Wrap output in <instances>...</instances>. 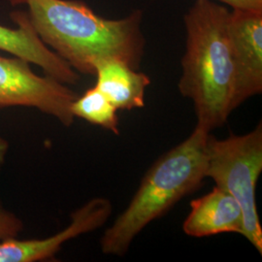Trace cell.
<instances>
[{
	"label": "cell",
	"mask_w": 262,
	"mask_h": 262,
	"mask_svg": "<svg viewBox=\"0 0 262 262\" xmlns=\"http://www.w3.org/2000/svg\"><path fill=\"white\" fill-rule=\"evenodd\" d=\"M24 230L21 219L8 210L0 201V241L17 238Z\"/></svg>",
	"instance_id": "12"
},
{
	"label": "cell",
	"mask_w": 262,
	"mask_h": 262,
	"mask_svg": "<svg viewBox=\"0 0 262 262\" xmlns=\"http://www.w3.org/2000/svg\"><path fill=\"white\" fill-rule=\"evenodd\" d=\"M112 210L110 200L95 197L74 211L69 225L56 234L44 239L10 238L0 241V262H37L53 258L66 242L105 225Z\"/></svg>",
	"instance_id": "6"
},
{
	"label": "cell",
	"mask_w": 262,
	"mask_h": 262,
	"mask_svg": "<svg viewBox=\"0 0 262 262\" xmlns=\"http://www.w3.org/2000/svg\"><path fill=\"white\" fill-rule=\"evenodd\" d=\"M9 151V142L0 134V171L3 168Z\"/></svg>",
	"instance_id": "14"
},
{
	"label": "cell",
	"mask_w": 262,
	"mask_h": 262,
	"mask_svg": "<svg viewBox=\"0 0 262 262\" xmlns=\"http://www.w3.org/2000/svg\"><path fill=\"white\" fill-rule=\"evenodd\" d=\"M210 132L195 126L186 140L162 155L147 171L140 186L100 240L104 254L122 256L152 221L167 213L206 178V146Z\"/></svg>",
	"instance_id": "3"
},
{
	"label": "cell",
	"mask_w": 262,
	"mask_h": 262,
	"mask_svg": "<svg viewBox=\"0 0 262 262\" xmlns=\"http://www.w3.org/2000/svg\"><path fill=\"white\" fill-rule=\"evenodd\" d=\"M229 18L230 11L212 0H195L185 15L187 41L179 92L193 102L197 126L210 133L236 109Z\"/></svg>",
	"instance_id": "2"
},
{
	"label": "cell",
	"mask_w": 262,
	"mask_h": 262,
	"mask_svg": "<svg viewBox=\"0 0 262 262\" xmlns=\"http://www.w3.org/2000/svg\"><path fill=\"white\" fill-rule=\"evenodd\" d=\"M95 85L118 110H132L145 106L149 76L116 58H103L94 64Z\"/></svg>",
	"instance_id": "10"
},
{
	"label": "cell",
	"mask_w": 262,
	"mask_h": 262,
	"mask_svg": "<svg viewBox=\"0 0 262 262\" xmlns=\"http://www.w3.org/2000/svg\"><path fill=\"white\" fill-rule=\"evenodd\" d=\"M230 6L232 10H251L262 11V0H220Z\"/></svg>",
	"instance_id": "13"
},
{
	"label": "cell",
	"mask_w": 262,
	"mask_h": 262,
	"mask_svg": "<svg viewBox=\"0 0 262 262\" xmlns=\"http://www.w3.org/2000/svg\"><path fill=\"white\" fill-rule=\"evenodd\" d=\"M262 172V124L243 135L219 140L211 134L206 146V178L234 197L243 213V236L262 253V227L255 188Z\"/></svg>",
	"instance_id": "4"
},
{
	"label": "cell",
	"mask_w": 262,
	"mask_h": 262,
	"mask_svg": "<svg viewBox=\"0 0 262 262\" xmlns=\"http://www.w3.org/2000/svg\"><path fill=\"white\" fill-rule=\"evenodd\" d=\"M10 3L14 6L16 5H21V4H26V0H8Z\"/></svg>",
	"instance_id": "15"
},
{
	"label": "cell",
	"mask_w": 262,
	"mask_h": 262,
	"mask_svg": "<svg viewBox=\"0 0 262 262\" xmlns=\"http://www.w3.org/2000/svg\"><path fill=\"white\" fill-rule=\"evenodd\" d=\"M71 110L75 118L111 131L115 135L120 134L118 109L96 85L78 96Z\"/></svg>",
	"instance_id": "11"
},
{
	"label": "cell",
	"mask_w": 262,
	"mask_h": 262,
	"mask_svg": "<svg viewBox=\"0 0 262 262\" xmlns=\"http://www.w3.org/2000/svg\"><path fill=\"white\" fill-rule=\"evenodd\" d=\"M26 4L38 36L78 73L94 75V64L103 58L139 69L146 46L141 10L109 19L79 0H26Z\"/></svg>",
	"instance_id": "1"
},
{
	"label": "cell",
	"mask_w": 262,
	"mask_h": 262,
	"mask_svg": "<svg viewBox=\"0 0 262 262\" xmlns=\"http://www.w3.org/2000/svg\"><path fill=\"white\" fill-rule=\"evenodd\" d=\"M29 64L18 56H0V108H35L71 126L75 119L71 106L77 94L50 76L35 74Z\"/></svg>",
	"instance_id": "5"
},
{
	"label": "cell",
	"mask_w": 262,
	"mask_h": 262,
	"mask_svg": "<svg viewBox=\"0 0 262 262\" xmlns=\"http://www.w3.org/2000/svg\"><path fill=\"white\" fill-rule=\"evenodd\" d=\"M11 18L18 28L0 25V51L39 66L46 75L63 84H75L80 81L79 73L38 36L28 12L16 11Z\"/></svg>",
	"instance_id": "8"
},
{
	"label": "cell",
	"mask_w": 262,
	"mask_h": 262,
	"mask_svg": "<svg viewBox=\"0 0 262 262\" xmlns=\"http://www.w3.org/2000/svg\"><path fill=\"white\" fill-rule=\"evenodd\" d=\"M183 231L195 238L223 233L242 235V209L234 197L215 187L190 202V212L183 224Z\"/></svg>",
	"instance_id": "9"
},
{
	"label": "cell",
	"mask_w": 262,
	"mask_h": 262,
	"mask_svg": "<svg viewBox=\"0 0 262 262\" xmlns=\"http://www.w3.org/2000/svg\"><path fill=\"white\" fill-rule=\"evenodd\" d=\"M228 33L237 76V108L262 93V11L232 10Z\"/></svg>",
	"instance_id": "7"
}]
</instances>
